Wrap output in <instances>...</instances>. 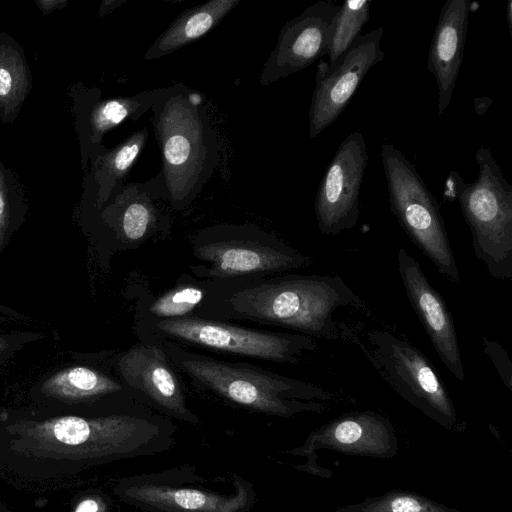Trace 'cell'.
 Segmentation results:
<instances>
[{"instance_id": "1", "label": "cell", "mask_w": 512, "mask_h": 512, "mask_svg": "<svg viewBox=\"0 0 512 512\" xmlns=\"http://www.w3.org/2000/svg\"><path fill=\"white\" fill-rule=\"evenodd\" d=\"M206 281L207 294L191 316L280 326L324 340L340 337L334 313L360 302L338 275L279 274Z\"/></svg>"}, {"instance_id": "2", "label": "cell", "mask_w": 512, "mask_h": 512, "mask_svg": "<svg viewBox=\"0 0 512 512\" xmlns=\"http://www.w3.org/2000/svg\"><path fill=\"white\" fill-rule=\"evenodd\" d=\"M152 124L162 154L158 174L166 201L187 208L212 176L219 144L202 96L183 85L169 87L151 108Z\"/></svg>"}, {"instance_id": "3", "label": "cell", "mask_w": 512, "mask_h": 512, "mask_svg": "<svg viewBox=\"0 0 512 512\" xmlns=\"http://www.w3.org/2000/svg\"><path fill=\"white\" fill-rule=\"evenodd\" d=\"M174 368L193 384L237 404L266 412L290 415L321 412L330 393L313 383L287 377L243 362H227L195 353L174 341L160 342Z\"/></svg>"}, {"instance_id": "4", "label": "cell", "mask_w": 512, "mask_h": 512, "mask_svg": "<svg viewBox=\"0 0 512 512\" xmlns=\"http://www.w3.org/2000/svg\"><path fill=\"white\" fill-rule=\"evenodd\" d=\"M478 176L465 183L452 171L445 194L456 198L470 229L476 258L495 279L512 278V186L504 177L490 148L475 152Z\"/></svg>"}, {"instance_id": "5", "label": "cell", "mask_w": 512, "mask_h": 512, "mask_svg": "<svg viewBox=\"0 0 512 512\" xmlns=\"http://www.w3.org/2000/svg\"><path fill=\"white\" fill-rule=\"evenodd\" d=\"M194 257L190 265L201 280L267 277L309 265L312 258L282 238L254 224H216L191 238Z\"/></svg>"}, {"instance_id": "6", "label": "cell", "mask_w": 512, "mask_h": 512, "mask_svg": "<svg viewBox=\"0 0 512 512\" xmlns=\"http://www.w3.org/2000/svg\"><path fill=\"white\" fill-rule=\"evenodd\" d=\"M136 331L144 342L168 340L280 364H298L317 349L314 338L301 333L258 330L196 316L136 323Z\"/></svg>"}, {"instance_id": "7", "label": "cell", "mask_w": 512, "mask_h": 512, "mask_svg": "<svg viewBox=\"0 0 512 512\" xmlns=\"http://www.w3.org/2000/svg\"><path fill=\"white\" fill-rule=\"evenodd\" d=\"M389 203L406 235L451 283L460 273L439 204L412 162L391 143L381 145Z\"/></svg>"}, {"instance_id": "8", "label": "cell", "mask_w": 512, "mask_h": 512, "mask_svg": "<svg viewBox=\"0 0 512 512\" xmlns=\"http://www.w3.org/2000/svg\"><path fill=\"white\" fill-rule=\"evenodd\" d=\"M353 341L404 400L445 428H458L457 412L441 376L415 346L381 329L368 330Z\"/></svg>"}, {"instance_id": "9", "label": "cell", "mask_w": 512, "mask_h": 512, "mask_svg": "<svg viewBox=\"0 0 512 512\" xmlns=\"http://www.w3.org/2000/svg\"><path fill=\"white\" fill-rule=\"evenodd\" d=\"M383 35L381 26L360 34L334 63L318 65L308 114L310 138L337 120L368 72L385 58Z\"/></svg>"}, {"instance_id": "10", "label": "cell", "mask_w": 512, "mask_h": 512, "mask_svg": "<svg viewBox=\"0 0 512 512\" xmlns=\"http://www.w3.org/2000/svg\"><path fill=\"white\" fill-rule=\"evenodd\" d=\"M367 164L365 138L360 131H354L338 147L317 189L314 208L322 235H338L357 225Z\"/></svg>"}, {"instance_id": "11", "label": "cell", "mask_w": 512, "mask_h": 512, "mask_svg": "<svg viewBox=\"0 0 512 512\" xmlns=\"http://www.w3.org/2000/svg\"><path fill=\"white\" fill-rule=\"evenodd\" d=\"M162 198L158 175L145 183L122 185L100 209H79V223L83 229L95 225L93 229L111 233L120 244L133 246L165 224L166 217L157 205Z\"/></svg>"}, {"instance_id": "12", "label": "cell", "mask_w": 512, "mask_h": 512, "mask_svg": "<svg viewBox=\"0 0 512 512\" xmlns=\"http://www.w3.org/2000/svg\"><path fill=\"white\" fill-rule=\"evenodd\" d=\"M82 355L112 369L125 386L153 402L170 411L186 412L182 382L160 343L141 341L121 353Z\"/></svg>"}, {"instance_id": "13", "label": "cell", "mask_w": 512, "mask_h": 512, "mask_svg": "<svg viewBox=\"0 0 512 512\" xmlns=\"http://www.w3.org/2000/svg\"><path fill=\"white\" fill-rule=\"evenodd\" d=\"M339 5L320 0L288 21L264 63L259 82L269 85L297 73L327 54L329 29Z\"/></svg>"}, {"instance_id": "14", "label": "cell", "mask_w": 512, "mask_h": 512, "mask_svg": "<svg viewBox=\"0 0 512 512\" xmlns=\"http://www.w3.org/2000/svg\"><path fill=\"white\" fill-rule=\"evenodd\" d=\"M168 88L144 91L133 96L101 98L97 88L81 84L71 88L75 130L78 136L82 167L105 149L103 136L125 120H136L151 109L168 92Z\"/></svg>"}, {"instance_id": "15", "label": "cell", "mask_w": 512, "mask_h": 512, "mask_svg": "<svg viewBox=\"0 0 512 512\" xmlns=\"http://www.w3.org/2000/svg\"><path fill=\"white\" fill-rule=\"evenodd\" d=\"M397 263L408 301L437 355L456 379L464 381L456 328L444 299L428 281L419 262L405 248L398 249Z\"/></svg>"}, {"instance_id": "16", "label": "cell", "mask_w": 512, "mask_h": 512, "mask_svg": "<svg viewBox=\"0 0 512 512\" xmlns=\"http://www.w3.org/2000/svg\"><path fill=\"white\" fill-rule=\"evenodd\" d=\"M470 0H447L439 13L428 52L427 69L438 85V115L450 104L466 43Z\"/></svg>"}, {"instance_id": "17", "label": "cell", "mask_w": 512, "mask_h": 512, "mask_svg": "<svg viewBox=\"0 0 512 512\" xmlns=\"http://www.w3.org/2000/svg\"><path fill=\"white\" fill-rule=\"evenodd\" d=\"M75 360L41 376L32 387L40 397L57 402H83L118 393L124 384L103 364L72 352Z\"/></svg>"}, {"instance_id": "18", "label": "cell", "mask_w": 512, "mask_h": 512, "mask_svg": "<svg viewBox=\"0 0 512 512\" xmlns=\"http://www.w3.org/2000/svg\"><path fill=\"white\" fill-rule=\"evenodd\" d=\"M146 127L135 131L111 149L102 150L91 162L84 181L85 195L81 208L98 210L123 185L127 173L137 160L148 138Z\"/></svg>"}, {"instance_id": "19", "label": "cell", "mask_w": 512, "mask_h": 512, "mask_svg": "<svg viewBox=\"0 0 512 512\" xmlns=\"http://www.w3.org/2000/svg\"><path fill=\"white\" fill-rule=\"evenodd\" d=\"M239 2L240 0H211L183 11L156 38L143 58L158 59L198 40L217 26Z\"/></svg>"}, {"instance_id": "20", "label": "cell", "mask_w": 512, "mask_h": 512, "mask_svg": "<svg viewBox=\"0 0 512 512\" xmlns=\"http://www.w3.org/2000/svg\"><path fill=\"white\" fill-rule=\"evenodd\" d=\"M32 89L23 47L10 35L0 32V120L12 124Z\"/></svg>"}, {"instance_id": "21", "label": "cell", "mask_w": 512, "mask_h": 512, "mask_svg": "<svg viewBox=\"0 0 512 512\" xmlns=\"http://www.w3.org/2000/svg\"><path fill=\"white\" fill-rule=\"evenodd\" d=\"M207 290L206 280L183 275L172 289L139 306L136 323L191 316L204 300Z\"/></svg>"}, {"instance_id": "22", "label": "cell", "mask_w": 512, "mask_h": 512, "mask_svg": "<svg viewBox=\"0 0 512 512\" xmlns=\"http://www.w3.org/2000/svg\"><path fill=\"white\" fill-rule=\"evenodd\" d=\"M392 437L390 423L371 411L337 419L321 429L320 438L325 444L337 448H359L362 444H383Z\"/></svg>"}, {"instance_id": "23", "label": "cell", "mask_w": 512, "mask_h": 512, "mask_svg": "<svg viewBox=\"0 0 512 512\" xmlns=\"http://www.w3.org/2000/svg\"><path fill=\"white\" fill-rule=\"evenodd\" d=\"M28 203L17 175L0 162V256L24 224Z\"/></svg>"}, {"instance_id": "24", "label": "cell", "mask_w": 512, "mask_h": 512, "mask_svg": "<svg viewBox=\"0 0 512 512\" xmlns=\"http://www.w3.org/2000/svg\"><path fill=\"white\" fill-rule=\"evenodd\" d=\"M371 0H347L334 15L327 43V64L334 63L360 35L369 20Z\"/></svg>"}, {"instance_id": "25", "label": "cell", "mask_w": 512, "mask_h": 512, "mask_svg": "<svg viewBox=\"0 0 512 512\" xmlns=\"http://www.w3.org/2000/svg\"><path fill=\"white\" fill-rule=\"evenodd\" d=\"M354 512H449L448 509L435 505L423 498L391 494L383 498L369 500Z\"/></svg>"}, {"instance_id": "26", "label": "cell", "mask_w": 512, "mask_h": 512, "mask_svg": "<svg viewBox=\"0 0 512 512\" xmlns=\"http://www.w3.org/2000/svg\"><path fill=\"white\" fill-rule=\"evenodd\" d=\"M10 322V317L0 315V368L26 345L46 337L42 331L8 329Z\"/></svg>"}, {"instance_id": "27", "label": "cell", "mask_w": 512, "mask_h": 512, "mask_svg": "<svg viewBox=\"0 0 512 512\" xmlns=\"http://www.w3.org/2000/svg\"><path fill=\"white\" fill-rule=\"evenodd\" d=\"M52 430L58 441L78 445L88 440L92 424L83 417L68 415L56 418L52 422Z\"/></svg>"}, {"instance_id": "28", "label": "cell", "mask_w": 512, "mask_h": 512, "mask_svg": "<svg viewBox=\"0 0 512 512\" xmlns=\"http://www.w3.org/2000/svg\"><path fill=\"white\" fill-rule=\"evenodd\" d=\"M484 352L493 363L506 387L512 390V363L506 350L496 341L483 337Z\"/></svg>"}, {"instance_id": "29", "label": "cell", "mask_w": 512, "mask_h": 512, "mask_svg": "<svg viewBox=\"0 0 512 512\" xmlns=\"http://www.w3.org/2000/svg\"><path fill=\"white\" fill-rule=\"evenodd\" d=\"M175 502L182 508L195 510L206 503L205 496L196 490H179L174 493Z\"/></svg>"}, {"instance_id": "30", "label": "cell", "mask_w": 512, "mask_h": 512, "mask_svg": "<svg viewBox=\"0 0 512 512\" xmlns=\"http://www.w3.org/2000/svg\"><path fill=\"white\" fill-rule=\"evenodd\" d=\"M36 5L41 10L43 15L50 14L56 9H61L66 6L68 1L63 0H35Z\"/></svg>"}, {"instance_id": "31", "label": "cell", "mask_w": 512, "mask_h": 512, "mask_svg": "<svg viewBox=\"0 0 512 512\" xmlns=\"http://www.w3.org/2000/svg\"><path fill=\"white\" fill-rule=\"evenodd\" d=\"M125 3L123 0H104L101 2L99 7V16L104 17L105 15L111 13L113 10L118 8L120 5Z\"/></svg>"}, {"instance_id": "32", "label": "cell", "mask_w": 512, "mask_h": 512, "mask_svg": "<svg viewBox=\"0 0 512 512\" xmlns=\"http://www.w3.org/2000/svg\"><path fill=\"white\" fill-rule=\"evenodd\" d=\"M97 510L98 505L95 501L85 500L77 506L75 512H97Z\"/></svg>"}, {"instance_id": "33", "label": "cell", "mask_w": 512, "mask_h": 512, "mask_svg": "<svg viewBox=\"0 0 512 512\" xmlns=\"http://www.w3.org/2000/svg\"><path fill=\"white\" fill-rule=\"evenodd\" d=\"M506 18L508 22L509 32L512 36V0H509L506 5Z\"/></svg>"}]
</instances>
